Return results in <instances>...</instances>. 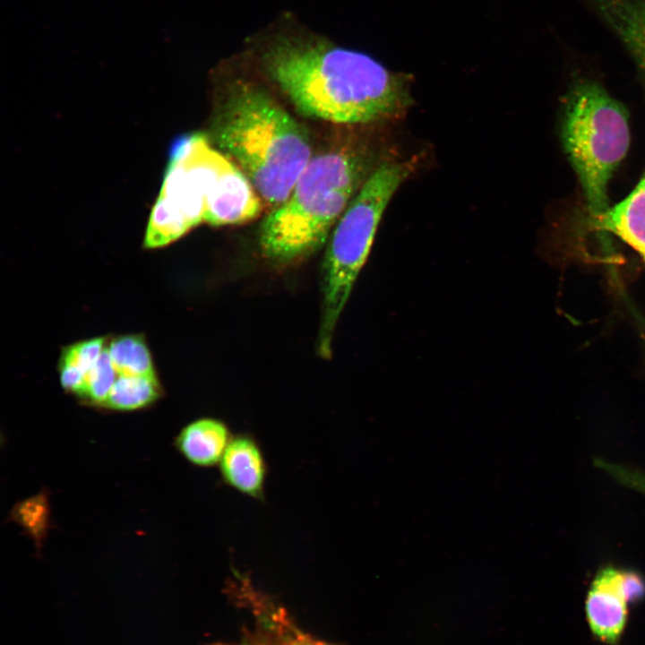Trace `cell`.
I'll return each instance as SVG.
<instances>
[{"instance_id":"6da1fadb","label":"cell","mask_w":645,"mask_h":645,"mask_svg":"<svg viewBox=\"0 0 645 645\" xmlns=\"http://www.w3.org/2000/svg\"><path fill=\"white\" fill-rule=\"evenodd\" d=\"M262 59L271 81L308 117L368 124L396 117L412 102L408 74L358 51L287 39L273 43Z\"/></svg>"},{"instance_id":"7a4b0ae2","label":"cell","mask_w":645,"mask_h":645,"mask_svg":"<svg viewBox=\"0 0 645 645\" xmlns=\"http://www.w3.org/2000/svg\"><path fill=\"white\" fill-rule=\"evenodd\" d=\"M213 131L218 146L236 160L271 210L288 197L312 158L306 132L254 83L234 85Z\"/></svg>"},{"instance_id":"3957f363","label":"cell","mask_w":645,"mask_h":645,"mask_svg":"<svg viewBox=\"0 0 645 645\" xmlns=\"http://www.w3.org/2000/svg\"><path fill=\"white\" fill-rule=\"evenodd\" d=\"M374 169L367 151L359 148H337L312 157L288 197L261 223L258 241L263 256L289 263L320 249Z\"/></svg>"},{"instance_id":"277c9868","label":"cell","mask_w":645,"mask_h":645,"mask_svg":"<svg viewBox=\"0 0 645 645\" xmlns=\"http://www.w3.org/2000/svg\"><path fill=\"white\" fill-rule=\"evenodd\" d=\"M414 166L411 160L381 161L331 231L321 271L322 314L317 346L324 358L331 356L335 327L368 258L383 214Z\"/></svg>"},{"instance_id":"5b68a950","label":"cell","mask_w":645,"mask_h":645,"mask_svg":"<svg viewBox=\"0 0 645 645\" xmlns=\"http://www.w3.org/2000/svg\"><path fill=\"white\" fill-rule=\"evenodd\" d=\"M630 138L628 113L621 102L594 80L572 85L564 101L561 139L589 219L609 207L608 184L628 151Z\"/></svg>"},{"instance_id":"8992f818","label":"cell","mask_w":645,"mask_h":645,"mask_svg":"<svg viewBox=\"0 0 645 645\" xmlns=\"http://www.w3.org/2000/svg\"><path fill=\"white\" fill-rule=\"evenodd\" d=\"M168 166L203 202L204 222L212 226L241 224L262 212L263 202L251 181L202 133L177 139L171 147Z\"/></svg>"},{"instance_id":"52a82bcc","label":"cell","mask_w":645,"mask_h":645,"mask_svg":"<svg viewBox=\"0 0 645 645\" xmlns=\"http://www.w3.org/2000/svg\"><path fill=\"white\" fill-rule=\"evenodd\" d=\"M645 595L644 580L638 573L614 567L602 569L595 577L586 599L591 632L601 641L615 644L627 617V605Z\"/></svg>"},{"instance_id":"ba28073f","label":"cell","mask_w":645,"mask_h":645,"mask_svg":"<svg viewBox=\"0 0 645 645\" xmlns=\"http://www.w3.org/2000/svg\"><path fill=\"white\" fill-rule=\"evenodd\" d=\"M616 37L645 80V0H580Z\"/></svg>"},{"instance_id":"9c48e42d","label":"cell","mask_w":645,"mask_h":645,"mask_svg":"<svg viewBox=\"0 0 645 645\" xmlns=\"http://www.w3.org/2000/svg\"><path fill=\"white\" fill-rule=\"evenodd\" d=\"M219 468L228 486L255 500L264 498L268 466L254 437L245 434L232 436Z\"/></svg>"},{"instance_id":"30bf717a","label":"cell","mask_w":645,"mask_h":645,"mask_svg":"<svg viewBox=\"0 0 645 645\" xmlns=\"http://www.w3.org/2000/svg\"><path fill=\"white\" fill-rule=\"evenodd\" d=\"M589 222L595 229L616 236L645 263V174L624 200Z\"/></svg>"},{"instance_id":"8fae6325","label":"cell","mask_w":645,"mask_h":645,"mask_svg":"<svg viewBox=\"0 0 645 645\" xmlns=\"http://www.w3.org/2000/svg\"><path fill=\"white\" fill-rule=\"evenodd\" d=\"M232 436L223 421L203 417L185 426L177 435L176 445L192 464L209 468L219 465Z\"/></svg>"},{"instance_id":"7c38bea8","label":"cell","mask_w":645,"mask_h":645,"mask_svg":"<svg viewBox=\"0 0 645 645\" xmlns=\"http://www.w3.org/2000/svg\"><path fill=\"white\" fill-rule=\"evenodd\" d=\"M159 394L155 375H118L103 405L117 410H133L148 406Z\"/></svg>"},{"instance_id":"4fadbf2b","label":"cell","mask_w":645,"mask_h":645,"mask_svg":"<svg viewBox=\"0 0 645 645\" xmlns=\"http://www.w3.org/2000/svg\"><path fill=\"white\" fill-rule=\"evenodd\" d=\"M191 228L193 226L180 212L158 197L150 212L144 245L148 248L166 245L184 236Z\"/></svg>"},{"instance_id":"5bb4252c","label":"cell","mask_w":645,"mask_h":645,"mask_svg":"<svg viewBox=\"0 0 645 645\" xmlns=\"http://www.w3.org/2000/svg\"><path fill=\"white\" fill-rule=\"evenodd\" d=\"M108 352L117 375H155L150 351L142 337L116 338Z\"/></svg>"},{"instance_id":"9a60e30c","label":"cell","mask_w":645,"mask_h":645,"mask_svg":"<svg viewBox=\"0 0 645 645\" xmlns=\"http://www.w3.org/2000/svg\"><path fill=\"white\" fill-rule=\"evenodd\" d=\"M11 516L39 546L47 534L49 523L47 495L40 493L20 502L14 506Z\"/></svg>"},{"instance_id":"2e32d148","label":"cell","mask_w":645,"mask_h":645,"mask_svg":"<svg viewBox=\"0 0 645 645\" xmlns=\"http://www.w3.org/2000/svg\"><path fill=\"white\" fill-rule=\"evenodd\" d=\"M116 371L112 364L108 348H105L99 359L89 373L83 396L94 402L103 404L116 380Z\"/></svg>"},{"instance_id":"e0dca14e","label":"cell","mask_w":645,"mask_h":645,"mask_svg":"<svg viewBox=\"0 0 645 645\" xmlns=\"http://www.w3.org/2000/svg\"><path fill=\"white\" fill-rule=\"evenodd\" d=\"M104 349V340L102 338L76 343L65 349L62 357V364L74 366L88 376Z\"/></svg>"},{"instance_id":"ac0fdd59","label":"cell","mask_w":645,"mask_h":645,"mask_svg":"<svg viewBox=\"0 0 645 645\" xmlns=\"http://www.w3.org/2000/svg\"><path fill=\"white\" fill-rule=\"evenodd\" d=\"M598 467L617 482L645 495V473L605 460H600Z\"/></svg>"},{"instance_id":"d6986e66","label":"cell","mask_w":645,"mask_h":645,"mask_svg":"<svg viewBox=\"0 0 645 645\" xmlns=\"http://www.w3.org/2000/svg\"><path fill=\"white\" fill-rule=\"evenodd\" d=\"M293 645H328V644H323V643H320V642L308 641H305V642L295 643V644H293Z\"/></svg>"}]
</instances>
